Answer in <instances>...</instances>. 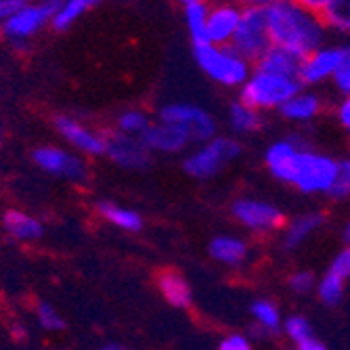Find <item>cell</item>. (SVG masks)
I'll return each mask as SVG.
<instances>
[{
    "mask_svg": "<svg viewBox=\"0 0 350 350\" xmlns=\"http://www.w3.org/2000/svg\"><path fill=\"white\" fill-rule=\"evenodd\" d=\"M265 166L273 178L304 196H327L336 178L338 160L312 149L300 137H285L267 147Z\"/></svg>",
    "mask_w": 350,
    "mask_h": 350,
    "instance_id": "6da1fadb",
    "label": "cell"
},
{
    "mask_svg": "<svg viewBox=\"0 0 350 350\" xmlns=\"http://www.w3.org/2000/svg\"><path fill=\"white\" fill-rule=\"evenodd\" d=\"M271 44L298 59L310 55L327 42L329 29L319 11H312L296 0H281L265 11Z\"/></svg>",
    "mask_w": 350,
    "mask_h": 350,
    "instance_id": "7a4b0ae2",
    "label": "cell"
},
{
    "mask_svg": "<svg viewBox=\"0 0 350 350\" xmlns=\"http://www.w3.org/2000/svg\"><path fill=\"white\" fill-rule=\"evenodd\" d=\"M193 59L202 74L225 88H241L252 74V63L245 61L231 44H196Z\"/></svg>",
    "mask_w": 350,
    "mask_h": 350,
    "instance_id": "3957f363",
    "label": "cell"
},
{
    "mask_svg": "<svg viewBox=\"0 0 350 350\" xmlns=\"http://www.w3.org/2000/svg\"><path fill=\"white\" fill-rule=\"evenodd\" d=\"M302 88L298 78L279 76L254 68L245 84L239 88V101L256 111H279Z\"/></svg>",
    "mask_w": 350,
    "mask_h": 350,
    "instance_id": "277c9868",
    "label": "cell"
},
{
    "mask_svg": "<svg viewBox=\"0 0 350 350\" xmlns=\"http://www.w3.org/2000/svg\"><path fill=\"white\" fill-rule=\"evenodd\" d=\"M241 153V145L229 137H214L200 145L185 160V172L193 178H210L218 174L227 164L237 160Z\"/></svg>",
    "mask_w": 350,
    "mask_h": 350,
    "instance_id": "5b68a950",
    "label": "cell"
},
{
    "mask_svg": "<svg viewBox=\"0 0 350 350\" xmlns=\"http://www.w3.org/2000/svg\"><path fill=\"white\" fill-rule=\"evenodd\" d=\"M61 0H38V3H29L23 9H19L5 25H0V34L13 44L27 42L53 21Z\"/></svg>",
    "mask_w": 350,
    "mask_h": 350,
    "instance_id": "8992f818",
    "label": "cell"
},
{
    "mask_svg": "<svg viewBox=\"0 0 350 350\" xmlns=\"http://www.w3.org/2000/svg\"><path fill=\"white\" fill-rule=\"evenodd\" d=\"M231 46L250 63L260 61V57L273 46L271 36H269V27H267V15L265 11L258 9H243L239 27L233 36Z\"/></svg>",
    "mask_w": 350,
    "mask_h": 350,
    "instance_id": "52a82bcc",
    "label": "cell"
},
{
    "mask_svg": "<svg viewBox=\"0 0 350 350\" xmlns=\"http://www.w3.org/2000/svg\"><path fill=\"white\" fill-rule=\"evenodd\" d=\"M160 122L178 126L191 141L206 143L216 137V120L210 111L191 103H168L160 109Z\"/></svg>",
    "mask_w": 350,
    "mask_h": 350,
    "instance_id": "ba28073f",
    "label": "cell"
},
{
    "mask_svg": "<svg viewBox=\"0 0 350 350\" xmlns=\"http://www.w3.org/2000/svg\"><path fill=\"white\" fill-rule=\"evenodd\" d=\"M233 216L241 227H245L252 233H275L283 227L285 216L283 212L265 200L256 198H243L233 204Z\"/></svg>",
    "mask_w": 350,
    "mask_h": 350,
    "instance_id": "9c48e42d",
    "label": "cell"
},
{
    "mask_svg": "<svg viewBox=\"0 0 350 350\" xmlns=\"http://www.w3.org/2000/svg\"><path fill=\"white\" fill-rule=\"evenodd\" d=\"M342 57V44H332L325 42L310 55L300 59L298 68V82L304 88H317L332 82V76L338 68Z\"/></svg>",
    "mask_w": 350,
    "mask_h": 350,
    "instance_id": "30bf717a",
    "label": "cell"
},
{
    "mask_svg": "<svg viewBox=\"0 0 350 350\" xmlns=\"http://www.w3.org/2000/svg\"><path fill=\"white\" fill-rule=\"evenodd\" d=\"M243 7L237 0H225V3H212L208 11V27L206 42L210 44H231L239 27Z\"/></svg>",
    "mask_w": 350,
    "mask_h": 350,
    "instance_id": "8fae6325",
    "label": "cell"
},
{
    "mask_svg": "<svg viewBox=\"0 0 350 350\" xmlns=\"http://www.w3.org/2000/svg\"><path fill=\"white\" fill-rule=\"evenodd\" d=\"M105 153L118 166L124 168H145L151 162V153L139 137L124 133L105 135Z\"/></svg>",
    "mask_w": 350,
    "mask_h": 350,
    "instance_id": "7c38bea8",
    "label": "cell"
},
{
    "mask_svg": "<svg viewBox=\"0 0 350 350\" xmlns=\"http://www.w3.org/2000/svg\"><path fill=\"white\" fill-rule=\"evenodd\" d=\"M323 107H325V101L319 92L314 88H300L294 97L285 103L281 109H279V116L285 120V122H292V124H298V126H304V124H310L314 122L323 113Z\"/></svg>",
    "mask_w": 350,
    "mask_h": 350,
    "instance_id": "4fadbf2b",
    "label": "cell"
},
{
    "mask_svg": "<svg viewBox=\"0 0 350 350\" xmlns=\"http://www.w3.org/2000/svg\"><path fill=\"white\" fill-rule=\"evenodd\" d=\"M34 162L51 172V174H59V176H68V178H84V164L78 160L76 155L68 153V151H61L57 147H40L34 151Z\"/></svg>",
    "mask_w": 350,
    "mask_h": 350,
    "instance_id": "5bb4252c",
    "label": "cell"
},
{
    "mask_svg": "<svg viewBox=\"0 0 350 350\" xmlns=\"http://www.w3.org/2000/svg\"><path fill=\"white\" fill-rule=\"evenodd\" d=\"M143 141V145L151 151H164V153H176L183 151L191 139L187 137V133L178 126L166 124V122H157V124H149V129L139 137Z\"/></svg>",
    "mask_w": 350,
    "mask_h": 350,
    "instance_id": "9a60e30c",
    "label": "cell"
},
{
    "mask_svg": "<svg viewBox=\"0 0 350 350\" xmlns=\"http://www.w3.org/2000/svg\"><path fill=\"white\" fill-rule=\"evenodd\" d=\"M325 216L321 212H304L296 216L292 222H288L281 235V245L285 252H296L302 247L317 231L323 227Z\"/></svg>",
    "mask_w": 350,
    "mask_h": 350,
    "instance_id": "2e32d148",
    "label": "cell"
},
{
    "mask_svg": "<svg viewBox=\"0 0 350 350\" xmlns=\"http://www.w3.org/2000/svg\"><path fill=\"white\" fill-rule=\"evenodd\" d=\"M55 126L57 131L66 137L74 147L86 151V153H92V155H101L105 153V139L94 135L92 131H88L86 126H82L80 122H76L74 118H68V116H59L55 120Z\"/></svg>",
    "mask_w": 350,
    "mask_h": 350,
    "instance_id": "e0dca14e",
    "label": "cell"
},
{
    "mask_svg": "<svg viewBox=\"0 0 350 350\" xmlns=\"http://www.w3.org/2000/svg\"><path fill=\"white\" fill-rule=\"evenodd\" d=\"M212 258L227 265V267H239L250 254V245L245 239L237 235H218L210 243Z\"/></svg>",
    "mask_w": 350,
    "mask_h": 350,
    "instance_id": "ac0fdd59",
    "label": "cell"
},
{
    "mask_svg": "<svg viewBox=\"0 0 350 350\" xmlns=\"http://www.w3.org/2000/svg\"><path fill=\"white\" fill-rule=\"evenodd\" d=\"M101 0H61V5L51 21V27L55 31H68L72 25H76L86 13H90Z\"/></svg>",
    "mask_w": 350,
    "mask_h": 350,
    "instance_id": "d6986e66",
    "label": "cell"
},
{
    "mask_svg": "<svg viewBox=\"0 0 350 350\" xmlns=\"http://www.w3.org/2000/svg\"><path fill=\"white\" fill-rule=\"evenodd\" d=\"M254 68H260L265 72H271V74H279V76H294L298 78V68H300V59L288 51L283 49H277V46H271L262 57L260 61L256 63Z\"/></svg>",
    "mask_w": 350,
    "mask_h": 350,
    "instance_id": "ffe728a7",
    "label": "cell"
},
{
    "mask_svg": "<svg viewBox=\"0 0 350 350\" xmlns=\"http://www.w3.org/2000/svg\"><path fill=\"white\" fill-rule=\"evenodd\" d=\"M229 126L237 135H254L265 126V116L241 101H235L229 107Z\"/></svg>",
    "mask_w": 350,
    "mask_h": 350,
    "instance_id": "44dd1931",
    "label": "cell"
},
{
    "mask_svg": "<svg viewBox=\"0 0 350 350\" xmlns=\"http://www.w3.org/2000/svg\"><path fill=\"white\" fill-rule=\"evenodd\" d=\"M208 11H210V3H196L183 7V19H185V27L191 36V42L196 44H204L206 42V27H208Z\"/></svg>",
    "mask_w": 350,
    "mask_h": 350,
    "instance_id": "7402d4cb",
    "label": "cell"
},
{
    "mask_svg": "<svg viewBox=\"0 0 350 350\" xmlns=\"http://www.w3.org/2000/svg\"><path fill=\"white\" fill-rule=\"evenodd\" d=\"M250 312L254 317V323L258 325V329H262L265 334H277L283 327V317L281 310L275 302L271 300H256L252 302Z\"/></svg>",
    "mask_w": 350,
    "mask_h": 350,
    "instance_id": "603a6c76",
    "label": "cell"
},
{
    "mask_svg": "<svg viewBox=\"0 0 350 350\" xmlns=\"http://www.w3.org/2000/svg\"><path fill=\"white\" fill-rule=\"evenodd\" d=\"M160 290L172 306L185 308L191 304V288L185 281V277H180L178 273H172V271L164 273L160 277Z\"/></svg>",
    "mask_w": 350,
    "mask_h": 350,
    "instance_id": "cb8c5ba5",
    "label": "cell"
},
{
    "mask_svg": "<svg viewBox=\"0 0 350 350\" xmlns=\"http://www.w3.org/2000/svg\"><path fill=\"white\" fill-rule=\"evenodd\" d=\"M5 229L15 235L17 239H38L42 235V225L23 212H7L5 216Z\"/></svg>",
    "mask_w": 350,
    "mask_h": 350,
    "instance_id": "d4e9b609",
    "label": "cell"
},
{
    "mask_svg": "<svg viewBox=\"0 0 350 350\" xmlns=\"http://www.w3.org/2000/svg\"><path fill=\"white\" fill-rule=\"evenodd\" d=\"M321 15L329 31L350 36V0H332Z\"/></svg>",
    "mask_w": 350,
    "mask_h": 350,
    "instance_id": "484cf974",
    "label": "cell"
},
{
    "mask_svg": "<svg viewBox=\"0 0 350 350\" xmlns=\"http://www.w3.org/2000/svg\"><path fill=\"white\" fill-rule=\"evenodd\" d=\"M99 212L109 220L113 225H118L120 229H126V231H139L143 227V220L137 212L133 210H124V208H118L109 202H101L99 204Z\"/></svg>",
    "mask_w": 350,
    "mask_h": 350,
    "instance_id": "4316f807",
    "label": "cell"
},
{
    "mask_svg": "<svg viewBox=\"0 0 350 350\" xmlns=\"http://www.w3.org/2000/svg\"><path fill=\"white\" fill-rule=\"evenodd\" d=\"M344 288H346V283L336 279L334 275L325 273L319 281H317V296H319V300L325 304V306H336L342 302L344 298Z\"/></svg>",
    "mask_w": 350,
    "mask_h": 350,
    "instance_id": "83f0119b",
    "label": "cell"
},
{
    "mask_svg": "<svg viewBox=\"0 0 350 350\" xmlns=\"http://www.w3.org/2000/svg\"><path fill=\"white\" fill-rule=\"evenodd\" d=\"M329 84L340 97H350V44H342V57Z\"/></svg>",
    "mask_w": 350,
    "mask_h": 350,
    "instance_id": "f1b7e54d",
    "label": "cell"
},
{
    "mask_svg": "<svg viewBox=\"0 0 350 350\" xmlns=\"http://www.w3.org/2000/svg\"><path fill=\"white\" fill-rule=\"evenodd\" d=\"M327 196L334 202H346V200H350V157L338 160L336 178H334V185H332Z\"/></svg>",
    "mask_w": 350,
    "mask_h": 350,
    "instance_id": "f546056e",
    "label": "cell"
},
{
    "mask_svg": "<svg viewBox=\"0 0 350 350\" xmlns=\"http://www.w3.org/2000/svg\"><path fill=\"white\" fill-rule=\"evenodd\" d=\"M283 334L288 336L290 340H292V344L296 346V344H302V342H306V340H310V338H314L312 336V325H310V321L306 319V317H302V314H292V317H288V319L283 321Z\"/></svg>",
    "mask_w": 350,
    "mask_h": 350,
    "instance_id": "4dcf8cb0",
    "label": "cell"
},
{
    "mask_svg": "<svg viewBox=\"0 0 350 350\" xmlns=\"http://www.w3.org/2000/svg\"><path fill=\"white\" fill-rule=\"evenodd\" d=\"M118 129L124 135H131V137H141L147 129H149V118L139 111V109H129L124 111L118 118Z\"/></svg>",
    "mask_w": 350,
    "mask_h": 350,
    "instance_id": "1f68e13d",
    "label": "cell"
},
{
    "mask_svg": "<svg viewBox=\"0 0 350 350\" xmlns=\"http://www.w3.org/2000/svg\"><path fill=\"white\" fill-rule=\"evenodd\" d=\"M288 285H290V290L298 296H306L310 294L314 288H317V279L310 271H296L290 275L288 279Z\"/></svg>",
    "mask_w": 350,
    "mask_h": 350,
    "instance_id": "d6a6232c",
    "label": "cell"
},
{
    "mask_svg": "<svg viewBox=\"0 0 350 350\" xmlns=\"http://www.w3.org/2000/svg\"><path fill=\"white\" fill-rule=\"evenodd\" d=\"M327 273L334 275L336 279L344 281V283L350 279V245L342 247V250L336 254L334 260H332V265H329V269H327Z\"/></svg>",
    "mask_w": 350,
    "mask_h": 350,
    "instance_id": "836d02e7",
    "label": "cell"
},
{
    "mask_svg": "<svg viewBox=\"0 0 350 350\" xmlns=\"http://www.w3.org/2000/svg\"><path fill=\"white\" fill-rule=\"evenodd\" d=\"M38 321L44 329H51V332H57V329H63L66 323L59 317V312L51 306V304H40L38 306Z\"/></svg>",
    "mask_w": 350,
    "mask_h": 350,
    "instance_id": "e575fe53",
    "label": "cell"
},
{
    "mask_svg": "<svg viewBox=\"0 0 350 350\" xmlns=\"http://www.w3.org/2000/svg\"><path fill=\"white\" fill-rule=\"evenodd\" d=\"M218 350H252V342L241 334H231L220 340Z\"/></svg>",
    "mask_w": 350,
    "mask_h": 350,
    "instance_id": "d590c367",
    "label": "cell"
},
{
    "mask_svg": "<svg viewBox=\"0 0 350 350\" xmlns=\"http://www.w3.org/2000/svg\"><path fill=\"white\" fill-rule=\"evenodd\" d=\"M25 5H27V0H0V25H5Z\"/></svg>",
    "mask_w": 350,
    "mask_h": 350,
    "instance_id": "8d00e7d4",
    "label": "cell"
},
{
    "mask_svg": "<svg viewBox=\"0 0 350 350\" xmlns=\"http://www.w3.org/2000/svg\"><path fill=\"white\" fill-rule=\"evenodd\" d=\"M336 120L342 129L348 133L350 131V97H342L336 105Z\"/></svg>",
    "mask_w": 350,
    "mask_h": 350,
    "instance_id": "74e56055",
    "label": "cell"
},
{
    "mask_svg": "<svg viewBox=\"0 0 350 350\" xmlns=\"http://www.w3.org/2000/svg\"><path fill=\"white\" fill-rule=\"evenodd\" d=\"M237 3H239L243 9H258V11H267V9H271L273 5L281 3V0H237Z\"/></svg>",
    "mask_w": 350,
    "mask_h": 350,
    "instance_id": "f35d334b",
    "label": "cell"
},
{
    "mask_svg": "<svg viewBox=\"0 0 350 350\" xmlns=\"http://www.w3.org/2000/svg\"><path fill=\"white\" fill-rule=\"evenodd\" d=\"M292 350H327V348H325L323 342H319L317 338H310V340H306V342H302V344H296Z\"/></svg>",
    "mask_w": 350,
    "mask_h": 350,
    "instance_id": "ab89813d",
    "label": "cell"
},
{
    "mask_svg": "<svg viewBox=\"0 0 350 350\" xmlns=\"http://www.w3.org/2000/svg\"><path fill=\"white\" fill-rule=\"evenodd\" d=\"M296 3H300V5H304V7H308L312 11L323 13V9L332 3V0H296Z\"/></svg>",
    "mask_w": 350,
    "mask_h": 350,
    "instance_id": "60d3db41",
    "label": "cell"
},
{
    "mask_svg": "<svg viewBox=\"0 0 350 350\" xmlns=\"http://www.w3.org/2000/svg\"><path fill=\"white\" fill-rule=\"evenodd\" d=\"M99 350H131V348H126V346H122V344H105V346L99 348Z\"/></svg>",
    "mask_w": 350,
    "mask_h": 350,
    "instance_id": "b9f144b4",
    "label": "cell"
},
{
    "mask_svg": "<svg viewBox=\"0 0 350 350\" xmlns=\"http://www.w3.org/2000/svg\"><path fill=\"white\" fill-rule=\"evenodd\" d=\"M344 239H346V245H350V218H348V222L344 225Z\"/></svg>",
    "mask_w": 350,
    "mask_h": 350,
    "instance_id": "7bdbcfd3",
    "label": "cell"
},
{
    "mask_svg": "<svg viewBox=\"0 0 350 350\" xmlns=\"http://www.w3.org/2000/svg\"><path fill=\"white\" fill-rule=\"evenodd\" d=\"M180 7H189V5H196V3H206V0H176Z\"/></svg>",
    "mask_w": 350,
    "mask_h": 350,
    "instance_id": "ee69618b",
    "label": "cell"
},
{
    "mask_svg": "<svg viewBox=\"0 0 350 350\" xmlns=\"http://www.w3.org/2000/svg\"><path fill=\"white\" fill-rule=\"evenodd\" d=\"M13 336L19 338V340H23L25 338V329L23 327H13Z\"/></svg>",
    "mask_w": 350,
    "mask_h": 350,
    "instance_id": "f6af8a7d",
    "label": "cell"
},
{
    "mask_svg": "<svg viewBox=\"0 0 350 350\" xmlns=\"http://www.w3.org/2000/svg\"><path fill=\"white\" fill-rule=\"evenodd\" d=\"M0 139H3V124H0Z\"/></svg>",
    "mask_w": 350,
    "mask_h": 350,
    "instance_id": "bcb514c9",
    "label": "cell"
},
{
    "mask_svg": "<svg viewBox=\"0 0 350 350\" xmlns=\"http://www.w3.org/2000/svg\"><path fill=\"white\" fill-rule=\"evenodd\" d=\"M214 3H225V0H214Z\"/></svg>",
    "mask_w": 350,
    "mask_h": 350,
    "instance_id": "7dc6e473",
    "label": "cell"
},
{
    "mask_svg": "<svg viewBox=\"0 0 350 350\" xmlns=\"http://www.w3.org/2000/svg\"><path fill=\"white\" fill-rule=\"evenodd\" d=\"M348 137H350V131H348Z\"/></svg>",
    "mask_w": 350,
    "mask_h": 350,
    "instance_id": "c3c4849f",
    "label": "cell"
}]
</instances>
